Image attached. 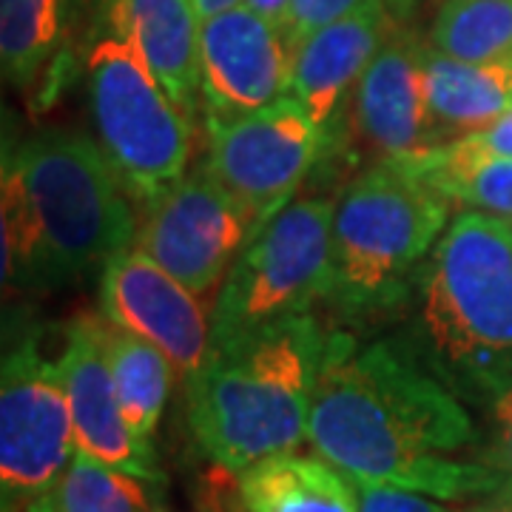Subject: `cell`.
<instances>
[{"label": "cell", "instance_id": "cell-17", "mask_svg": "<svg viewBox=\"0 0 512 512\" xmlns=\"http://www.w3.org/2000/svg\"><path fill=\"white\" fill-rule=\"evenodd\" d=\"M424 86L441 146L490 128L512 106V57L470 63L427 46Z\"/></svg>", "mask_w": 512, "mask_h": 512}, {"label": "cell", "instance_id": "cell-25", "mask_svg": "<svg viewBox=\"0 0 512 512\" xmlns=\"http://www.w3.org/2000/svg\"><path fill=\"white\" fill-rule=\"evenodd\" d=\"M367 3H373V0H293L291 15L285 23V35L291 40V46H296L299 40H305L313 32L365 9Z\"/></svg>", "mask_w": 512, "mask_h": 512}, {"label": "cell", "instance_id": "cell-13", "mask_svg": "<svg viewBox=\"0 0 512 512\" xmlns=\"http://www.w3.org/2000/svg\"><path fill=\"white\" fill-rule=\"evenodd\" d=\"M100 322L103 319L92 313L72 319L57 359L72 410L74 450L120 473L163 484V467L154 444L131 430L120 407Z\"/></svg>", "mask_w": 512, "mask_h": 512}, {"label": "cell", "instance_id": "cell-5", "mask_svg": "<svg viewBox=\"0 0 512 512\" xmlns=\"http://www.w3.org/2000/svg\"><path fill=\"white\" fill-rule=\"evenodd\" d=\"M447 225L450 202L433 188L402 165H370L333 208L328 302L348 319L404 308Z\"/></svg>", "mask_w": 512, "mask_h": 512}, {"label": "cell", "instance_id": "cell-22", "mask_svg": "<svg viewBox=\"0 0 512 512\" xmlns=\"http://www.w3.org/2000/svg\"><path fill=\"white\" fill-rule=\"evenodd\" d=\"M66 23V0H0L3 77L32 89L52 63Z\"/></svg>", "mask_w": 512, "mask_h": 512}, {"label": "cell", "instance_id": "cell-27", "mask_svg": "<svg viewBox=\"0 0 512 512\" xmlns=\"http://www.w3.org/2000/svg\"><path fill=\"white\" fill-rule=\"evenodd\" d=\"M470 137H473L476 143H481L484 148L495 151V154L512 157V106L495 120L493 126L478 131V134H470Z\"/></svg>", "mask_w": 512, "mask_h": 512}, {"label": "cell", "instance_id": "cell-8", "mask_svg": "<svg viewBox=\"0 0 512 512\" xmlns=\"http://www.w3.org/2000/svg\"><path fill=\"white\" fill-rule=\"evenodd\" d=\"M69 396L37 336L6 350L0 370V501L23 512L49 493L74 458Z\"/></svg>", "mask_w": 512, "mask_h": 512}, {"label": "cell", "instance_id": "cell-20", "mask_svg": "<svg viewBox=\"0 0 512 512\" xmlns=\"http://www.w3.org/2000/svg\"><path fill=\"white\" fill-rule=\"evenodd\" d=\"M100 333H103V348L109 356L111 376L126 421L140 439L154 444L168 402L174 367L154 345L111 325L109 319L100 322Z\"/></svg>", "mask_w": 512, "mask_h": 512}, {"label": "cell", "instance_id": "cell-28", "mask_svg": "<svg viewBox=\"0 0 512 512\" xmlns=\"http://www.w3.org/2000/svg\"><path fill=\"white\" fill-rule=\"evenodd\" d=\"M291 3L293 0H242V6H248L259 18L271 20L276 26H282V29L288 23V15H291Z\"/></svg>", "mask_w": 512, "mask_h": 512}, {"label": "cell", "instance_id": "cell-4", "mask_svg": "<svg viewBox=\"0 0 512 512\" xmlns=\"http://www.w3.org/2000/svg\"><path fill=\"white\" fill-rule=\"evenodd\" d=\"M328 336L311 313L291 316L211 348L185 382L188 427L222 470L242 473L296 453L308 439Z\"/></svg>", "mask_w": 512, "mask_h": 512}, {"label": "cell", "instance_id": "cell-12", "mask_svg": "<svg viewBox=\"0 0 512 512\" xmlns=\"http://www.w3.org/2000/svg\"><path fill=\"white\" fill-rule=\"evenodd\" d=\"M100 308L111 325L160 350L185 382L211 356L214 336L200 296L134 245L103 268Z\"/></svg>", "mask_w": 512, "mask_h": 512}, {"label": "cell", "instance_id": "cell-30", "mask_svg": "<svg viewBox=\"0 0 512 512\" xmlns=\"http://www.w3.org/2000/svg\"><path fill=\"white\" fill-rule=\"evenodd\" d=\"M242 0H194V6H197V12H200V18H211V15H220L225 9H234L239 6Z\"/></svg>", "mask_w": 512, "mask_h": 512}, {"label": "cell", "instance_id": "cell-15", "mask_svg": "<svg viewBox=\"0 0 512 512\" xmlns=\"http://www.w3.org/2000/svg\"><path fill=\"white\" fill-rule=\"evenodd\" d=\"M393 29L396 23L384 9V0H373L365 9L330 23L293 46L288 97H293L325 134L328 148L348 97H353L370 60L379 55Z\"/></svg>", "mask_w": 512, "mask_h": 512}, {"label": "cell", "instance_id": "cell-7", "mask_svg": "<svg viewBox=\"0 0 512 512\" xmlns=\"http://www.w3.org/2000/svg\"><path fill=\"white\" fill-rule=\"evenodd\" d=\"M333 208L328 197L293 200L245 245L214 302V348L328 299Z\"/></svg>", "mask_w": 512, "mask_h": 512}, {"label": "cell", "instance_id": "cell-16", "mask_svg": "<svg viewBox=\"0 0 512 512\" xmlns=\"http://www.w3.org/2000/svg\"><path fill=\"white\" fill-rule=\"evenodd\" d=\"M109 32L126 37L143 55L171 100L197 117L200 100V26L194 0H109Z\"/></svg>", "mask_w": 512, "mask_h": 512}, {"label": "cell", "instance_id": "cell-3", "mask_svg": "<svg viewBox=\"0 0 512 512\" xmlns=\"http://www.w3.org/2000/svg\"><path fill=\"white\" fill-rule=\"evenodd\" d=\"M407 305L399 342L458 399L487 404L512 387V222L461 211Z\"/></svg>", "mask_w": 512, "mask_h": 512}, {"label": "cell", "instance_id": "cell-26", "mask_svg": "<svg viewBox=\"0 0 512 512\" xmlns=\"http://www.w3.org/2000/svg\"><path fill=\"white\" fill-rule=\"evenodd\" d=\"M359 512H458L447 501L382 484H356Z\"/></svg>", "mask_w": 512, "mask_h": 512}, {"label": "cell", "instance_id": "cell-9", "mask_svg": "<svg viewBox=\"0 0 512 512\" xmlns=\"http://www.w3.org/2000/svg\"><path fill=\"white\" fill-rule=\"evenodd\" d=\"M205 128L208 154L202 168L242 205L259 231L291 205L328 151L325 134L293 97Z\"/></svg>", "mask_w": 512, "mask_h": 512}, {"label": "cell", "instance_id": "cell-10", "mask_svg": "<svg viewBox=\"0 0 512 512\" xmlns=\"http://www.w3.org/2000/svg\"><path fill=\"white\" fill-rule=\"evenodd\" d=\"M143 211L146 220L134 248L146 251L197 296L222 285L245 245L259 234L242 205L202 165Z\"/></svg>", "mask_w": 512, "mask_h": 512}, {"label": "cell", "instance_id": "cell-29", "mask_svg": "<svg viewBox=\"0 0 512 512\" xmlns=\"http://www.w3.org/2000/svg\"><path fill=\"white\" fill-rule=\"evenodd\" d=\"M458 512H512V478L501 487V490H495L493 495H484V498L470 501L464 510Z\"/></svg>", "mask_w": 512, "mask_h": 512}, {"label": "cell", "instance_id": "cell-6", "mask_svg": "<svg viewBox=\"0 0 512 512\" xmlns=\"http://www.w3.org/2000/svg\"><path fill=\"white\" fill-rule=\"evenodd\" d=\"M86 77L97 143L131 200L146 208L188 174L191 120L143 55L114 32L94 43Z\"/></svg>", "mask_w": 512, "mask_h": 512}, {"label": "cell", "instance_id": "cell-31", "mask_svg": "<svg viewBox=\"0 0 512 512\" xmlns=\"http://www.w3.org/2000/svg\"><path fill=\"white\" fill-rule=\"evenodd\" d=\"M157 512H165V510H163V507H160V510H157Z\"/></svg>", "mask_w": 512, "mask_h": 512}, {"label": "cell", "instance_id": "cell-2", "mask_svg": "<svg viewBox=\"0 0 512 512\" xmlns=\"http://www.w3.org/2000/svg\"><path fill=\"white\" fill-rule=\"evenodd\" d=\"M3 285L55 291L134 245L131 194L86 131L49 128L3 151Z\"/></svg>", "mask_w": 512, "mask_h": 512}, {"label": "cell", "instance_id": "cell-24", "mask_svg": "<svg viewBox=\"0 0 512 512\" xmlns=\"http://www.w3.org/2000/svg\"><path fill=\"white\" fill-rule=\"evenodd\" d=\"M487 407V436L478 441L481 464L512 476V387L498 393Z\"/></svg>", "mask_w": 512, "mask_h": 512}, {"label": "cell", "instance_id": "cell-11", "mask_svg": "<svg viewBox=\"0 0 512 512\" xmlns=\"http://www.w3.org/2000/svg\"><path fill=\"white\" fill-rule=\"evenodd\" d=\"M293 46L285 29L234 6L202 18L200 100L205 126L268 109L291 94Z\"/></svg>", "mask_w": 512, "mask_h": 512}, {"label": "cell", "instance_id": "cell-19", "mask_svg": "<svg viewBox=\"0 0 512 512\" xmlns=\"http://www.w3.org/2000/svg\"><path fill=\"white\" fill-rule=\"evenodd\" d=\"M248 512H359V487L322 456L265 458L239 473Z\"/></svg>", "mask_w": 512, "mask_h": 512}, {"label": "cell", "instance_id": "cell-18", "mask_svg": "<svg viewBox=\"0 0 512 512\" xmlns=\"http://www.w3.org/2000/svg\"><path fill=\"white\" fill-rule=\"evenodd\" d=\"M387 163L402 165L441 200L450 202V208L481 211L512 222V157L495 154L473 137Z\"/></svg>", "mask_w": 512, "mask_h": 512}, {"label": "cell", "instance_id": "cell-14", "mask_svg": "<svg viewBox=\"0 0 512 512\" xmlns=\"http://www.w3.org/2000/svg\"><path fill=\"white\" fill-rule=\"evenodd\" d=\"M424 43L393 29L350 97V131L376 163L441 146L424 86Z\"/></svg>", "mask_w": 512, "mask_h": 512}, {"label": "cell", "instance_id": "cell-21", "mask_svg": "<svg viewBox=\"0 0 512 512\" xmlns=\"http://www.w3.org/2000/svg\"><path fill=\"white\" fill-rule=\"evenodd\" d=\"M151 487V481L74 453L55 487L23 512H157L163 504Z\"/></svg>", "mask_w": 512, "mask_h": 512}, {"label": "cell", "instance_id": "cell-1", "mask_svg": "<svg viewBox=\"0 0 512 512\" xmlns=\"http://www.w3.org/2000/svg\"><path fill=\"white\" fill-rule=\"evenodd\" d=\"M308 441L356 484H382L439 501H476L510 473L458 458L478 447L456 393L402 342L359 345L330 333L313 393Z\"/></svg>", "mask_w": 512, "mask_h": 512}, {"label": "cell", "instance_id": "cell-23", "mask_svg": "<svg viewBox=\"0 0 512 512\" xmlns=\"http://www.w3.org/2000/svg\"><path fill=\"white\" fill-rule=\"evenodd\" d=\"M430 46L470 63L512 57V0H444Z\"/></svg>", "mask_w": 512, "mask_h": 512}]
</instances>
